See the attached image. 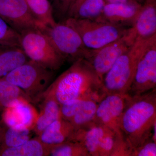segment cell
<instances>
[{
    "instance_id": "14",
    "label": "cell",
    "mask_w": 156,
    "mask_h": 156,
    "mask_svg": "<svg viewBox=\"0 0 156 156\" xmlns=\"http://www.w3.org/2000/svg\"><path fill=\"white\" fill-rule=\"evenodd\" d=\"M130 28L136 38L156 35V0H144Z\"/></svg>"
},
{
    "instance_id": "6",
    "label": "cell",
    "mask_w": 156,
    "mask_h": 156,
    "mask_svg": "<svg viewBox=\"0 0 156 156\" xmlns=\"http://www.w3.org/2000/svg\"><path fill=\"white\" fill-rule=\"evenodd\" d=\"M20 34V47L30 60L53 71L63 64L65 59L41 30H29Z\"/></svg>"
},
{
    "instance_id": "24",
    "label": "cell",
    "mask_w": 156,
    "mask_h": 156,
    "mask_svg": "<svg viewBox=\"0 0 156 156\" xmlns=\"http://www.w3.org/2000/svg\"><path fill=\"white\" fill-rule=\"evenodd\" d=\"M98 103L92 99H87L80 109L69 121L75 130L93 121L95 118Z\"/></svg>"
},
{
    "instance_id": "29",
    "label": "cell",
    "mask_w": 156,
    "mask_h": 156,
    "mask_svg": "<svg viewBox=\"0 0 156 156\" xmlns=\"http://www.w3.org/2000/svg\"><path fill=\"white\" fill-rule=\"evenodd\" d=\"M76 0H55V8L53 9L54 13L59 17H67L68 12L71 6Z\"/></svg>"
},
{
    "instance_id": "13",
    "label": "cell",
    "mask_w": 156,
    "mask_h": 156,
    "mask_svg": "<svg viewBox=\"0 0 156 156\" xmlns=\"http://www.w3.org/2000/svg\"><path fill=\"white\" fill-rule=\"evenodd\" d=\"M30 102L25 99H19L5 108L2 112L4 126L12 127L22 125L32 130L37 115Z\"/></svg>"
},
{
    "instance_id": "32",
    "label": "cell",
    "mask_w": 156,
    "mask_h": 156,
    "mask_svg": "<svg viewBox=\"0 0 156 156\" xmlns=\"http://www.w3.org/2000/svg\"><path fill=\"white\" fill-rule=\"evenodd\" d=\"M140 1H142V0H140Z\"/></svg>"
},
{
    "instance_id": "16",
    "label": "cell",
    "mask_w": 156,
    "mask_h": 156,
    "mask_svg": "<svg viewBox=\"0 0 156 156\" xmlns=\"http://www.w3.org/2000/svg\"><path fill=\"white\" fill-rule=\"evenodd\" d=\"M37 102L41 103L32 130L37 136H39L51 123L62 118L60 105L53 95L44 92Z\"/></svg>"
},
{
    "instance_id": "15",
    "label": "cell",
    "mask_w": 156,
    "mask_h": 156,
    "mask_svg": "<svg viewBox=\"0 0 156 156\" xmlns=\"http://www.w3.org/2000/svg\"><path fill=\"white\" fill-rule=\"evenodd\" d=\"M141 4L106 3L98 20L125 27L132 25Z\"/></svg>"
},
{
    "instance_id": "3",
    "label": "cell",
    "mask_w": 156,
    "mask_h": 156,
    "mask_svg": "<svg viewBox=\"0 0 156 156\" xmlns=\"http://www.w3.org/2000/svg\"><path fill=\"white\" fill-rule=\"evenodd\" d=\"M156 41V35L149 38H137L129 49L118 58L102 79V88L106 95L126 94L138 62L147 48Z\"/></svg>"
},
{
    "instance_id": "12",
    "label": "cell",
    "mask_w": 156,
    "mask_h": 156,
    "mask_svg": "<svg viewBox=\"0 0 156 156\" xmlns=\"http://www.w3.org/2000/svg\"><path fill=\"white\" fill-rule=\"evenodd\" d=\"M112 130L92 121L76 129L69 141L81 144L89 156H100L107 136Z\"/></svg>"
},
{
    "instance_id": "4",
    "label": "cell",
    "mask_w": 156,
    "mask_h": 156,
    "mask_svg": "<svg viewBox=\"0 0 156 156\" xmlns=\"http://www.w3.org/2000/svg\"><path fill=\"white\" fill-rule=\"evenodd\" d=\"M54 76L53 71L29 59L1 79L19 87L31 102H35L51 84Z\"/></svg>"
},
{
    "instance_id": "5",
    "label": "cell",
    "mask_w": 156,
    "mask_h": 156,
    "mask_svg": "<svg viewBox=\"0 0 156 156\" xmlns=\"http://www.w3.org/2000/svg\"><path fill=\"white\" fill-rule=\"evenodd\" d=\"M63 21L77 32L85 47L91 50H97L119 39L129 28L97 19L67 18Z\"/></svg>"
},
{
    "instance_id": "1",
    "label": "cell",
    "mask_w": 156,
    "mask_h": 156,
    "mask_svg": "<svg viewBox=\"0 0 156 156\" xmlns=\"http://www.w3.org/2000/svg\"><path fill=\"white\" fill-rule=\"evenodd\" d=\"M44 92L54 96L60 105L79 98L92 99L98 103L106 95L102 81L84 58L73 62Z\"/></svg>"
},
{
    "instance_id": "19",
    "label": "cell",
    "mask_w": 156,
    "mask_h": 156,
    "mask_svg": "<svg viewBox=\"0 0 156 156\" xmlns=\"http://www.w3.org/2000/svg\"><path fill=\"white\" fill-rule=\"evenodd\" d=\"M105 4L104 0H76L70 8L66 18L97 19Z\"/></svg>"
},
{
    "instance_id": "28",
    "label": "cell",
    "mask_w": 156,
    "mask_h": 156,
    "mask_svg": "<svg viewBox=\"0 0 156 156\" xmlns=\"http://www.w3.org/2000/svg\"><path fill=\"white\" fill-rule=\"evenodd\" d=\"M156 141L151 138L132 151L131 156H156Z\"/></svg>"
},
{
    "instance_id": "10",
    "label": "cell",
    "mask_w": 156,
    "mask_h": 156,
    "mask_svg": "<svg viewBox=\"0 0 156 156\" xmlns=\"http://www.w3.org/2000/svg\"><path fill=\"white\" fill-rule=\"evenodd\" d=\"M131 98L127 94H107L98 104L93 121L124 137L120 128L121 119Z\"/></svg>"
},
{
    "instance_id": "30",
    "label": "cell",
    "mask_w": 156,
    "mask_h": 156,
    "mask_svg": "<svg viewBox=\"0 0 156 156\" xmlns=\"http://www.w3.org/2000/svg\"><path fill=\"white\" fill-rule=\"evenodd\" d=\"M108 3H122V4H141L140 0H104Z\"/></svg>"
},
{
    "instance_id": "20",
    "label": "cell",
    "mask_w": 156,
    "mask_h": 156,
    "mask_svg": "<svg viewBox=\"0 0 156 156\" xmlns=\"http://www.w3.org/2000/svg\"><path fill=\"white\" fill-rule=\"evenodd\" d=\"M29 60L21 47L0 45V79Z\"/></svg>"
},
{
    "instance_id": "2",
    "label": "cell",
    "mask_w": 156,
    "mask_h": 156,
    "mask_svg": "<svg viewBox=\"0 0 156 156\" xmlns=\"http://www.w3.org/2000/svg\"><path fill=\"white\" fill-rule=\"evenodd\" d=\"M156 124V89L131 97L122 116L120 128L132 152L152 138L153 129Z\"/></svg>"
},
{
    "instance_id": "26",
    "label": "cell",
    "mask_w": 156,
    "mask_h": 156,
    "mask_svg": "<svg viewBox=\"0 0 156 156\" xmlns=\"http://www.w3.org/2000/svg\"><path fill=\"white\" fill-rule=\"evenodd\" d=\"M0 45L20 47V34L0 17Z\"/></svg>"
},
{
    "instance_id": "17",
    "label": "cell",
    "mask_w": 156,
    "mask_h": 156,
    "mask_svg": "<svg viewBox=\"0 0 156 156\" xmlns=\"http://www.w3.org/2000/svg\"><path fill=\"white\" fill-rule=\"evenodd\" d=\"M74 131L71 123L61 118L51 123L38 136L42 142L53 147L69 141Z\"/></svg>"
},
{
    "instance_id": "9",
    "label": "cell",
    "mask_w": 156,
    "mask_h": 156,
    "mask_svg": "<svg viewBox=\"0 0 156 156\" xmlns=\"http://www.w3.org/2000/svg\"><path fill=\"white\" fill-rule=\"evenodd\" d=\"M156 87V41L147 48L138 62L126 94L131 97L139 96L155 90Z\"/></svg>"
},
{
    "instance_id": "25",
    "label": "cell",
    "mask_w": 156,
    "mask_h": 156,
    "mask_svg": "<svg viewBox=\"0 0 156 156\" xmlns=\"http://www.w3.org/2000/svg\"><path fill=\"white\" fill-rule=\"evenodd\" d=\"M52 156H89L85 148L78 143L67 141L54 146L50 151Z\"/></svg>"
},
{
    "instance_id": "27",
    "label": "cell",
    "mask_w": 156,
    "mask_h": 156,
    "mask_svg": "<svg viewBox=\"0 0 156 156\" xmlns=\"http://www.w3.org/2000/svg\"><path fill=\"white\" fill-rule=\"evenodd\" d=\"M87 99H89L76 98L60 105L62 119L69 122L80 109Z\"/></svg>"
},
{
    "instance_id": "23",
    "label": "cell",
    "mask_w": 156,
    "mask_h": 156,
    "mask_svg": "<svg viewBox=\"0 0 156 156\" xmlns=\"http://www.w3.org/2000/svg\"><path fill=\"white\" fill-rule=\"evenodd\" d=\"M30 98L19 87L3 79H0V113L19 99Z\"/></svg>"
},
{
    "instance_id": "21",
    "label": "cell",
    "mask_w": 156,
    "mask_h": 156,
    "mask_svg": "<svg viewBox=\"0 0 156 156\" xmlns=\"http://www.w3.org/2000/svg\"><path fill=\"white\" fill-rule=\"evenodd\" d=\"M31 129L23 125L8 127L3 125L0 139V147H15L30 139Z\"/></svg>"
},
{
    "instance_id": "11",
    "label": "cell",
    "mask_w": 156,
    "mask_h": 156,
    "mask_svg": "<svg viewBox=\"0 0 156 156\" xmlns=\"http://www.w3.org/2000/svg\"><path fill=\"white\" fill-rule=\"evenodd\" d=\"M0 17L20 34L42 27L31 14L24 0H0Z\"/></svg>"
},
{
    "instance_id": "8",
    "label": "cell",
    "mask_w": 156,
    "mask_h": 156,
    "mask_svg": "<svg viewBox=\"0 0 156 156\" xmlns=\"http://www.w3.org/2000/svg\"><path fill=\"white\" fill-rule=\"evenodd\" d=\"M136 38L130 27L119 39L95 50H91L87 58L101 81L115 62L134 44Z\"/></svg>"
},
{
    "instance_id": "7",
    "label": "cell",
    "mask_w": 156,
    "mask_h": 156,
    "mask_svg": "<svg viewBox=\"0 0 156 156\" xmlns=\"http://www.w3.org/2000/svg\"><path fill=\"white\" fill-rule=\"evenodd\" d=\"M41 30L65 60L74 62L80 58L87 59L90 55L91 50L85 47L77 32L64 21L43 27Z\"/></svg>"
},
{
    "instance_id": "18",
    "label": "cell",
    "mask_w": 156,
    "mask_h": 156,
    "mask_svg": "<svg viewBox=\"0 0 156 156\" xmlns=\"http://www.w3.org/2000/svg\"><path fill=\"white\" fill-rule=\"evenodd\" d=\"M52 147L42 142L37 136L18 146L0 147V156H50Z\"/></svg>"
},
{
    "instance_id": "31",
    "label": "cell",
    "mask_w": 156,
    "mask_h": 156,
    "mask_svg": "<svg viewBox=\"0 0 156 156\" xmlns=\"http://www.w3.org/2000/svg\"><path fill=\"white\" fill-rule=\"evenodd\" d=\"M3 125L0 122V139L2 136V132Z\"/></svg>"
},
{
    "instance_id": "22",
    "label": "cell",
    "mask_w": 156,
    "mask_h": 156,
    "mask_svg": "<svg viewBox=\"0 0 156 156\" xmlns=\"http://www.w3.org/2000/svg\"><path fill=\"white\" fill-rule=\"evenodd\" d=\"M24 1L31 14L42 27L52 26L56 23L53 15V6L51 5L49 0Z\"/></svg>"
}]
</instances>
